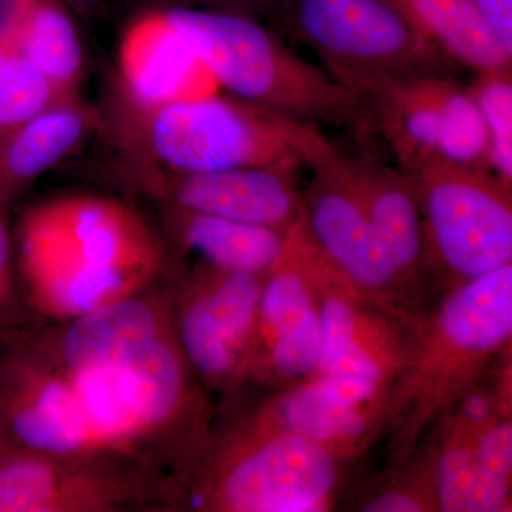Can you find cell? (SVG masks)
I'll return each mask as SVG.
<instances>
[{"label":"cell","mask_w":512,"mask_h":512,"mask_svg":"<svg viewBox=\"0 0 512 512\" xmlns=\"http://www.w3.org/2000/svg\"><path fill=\"white\" fill-rule=\"evenodd\" d=\"M511 338L512 264L447 289L421 315L387 409L394 464L413 456L424 431L481 382Z\"/></svg>","instance_id":"obj_1"},{"label":"cell","mask_w":512,"mask_h":512,"mask_svg":"<svg viewBox=\"0 0 512 512\" xmlns=\"http://www.w3.org/2000/svg\"><path fill=\"white\" fill-rule=\"evenodd\" d=\"M163 13L212 79L237 99L286 119L343 128L357 140L372 136L348 90L258 19L187 6Z\"/></svg>","instance_id":"obj_2"},{"label":"cell","mask_w":512,"mask_h":512,"mask_svg":"<svg viewBox=\"0 0 512 512\" xmlns=\"http://www.w3.org/2000/svg\"><path fill=\"white\" fill-rule=\"evenodd\" d=\"M19 245L37 298L74 316L120 299L153 254L141 225L99 198H67L30 211Z\"/></svg>","instance_id":"obj_3"},{"label":"cell","mask_w":512,"mask_h":512,"mask_svg":"<svg viewBox=\"0 0 512 512\" xmlns=\"http://www.w3.org/2000/svg\"><path fill=\"white\" fill-rule=\"evenodd\" d=\"M406 174L440 285L454 288L512 264V185L487 168L441 158Z\"/></svg>","instance_id":"obj_4"},{"label":"cell","mask_w":512,"mask_h":512,"mask_svg":"<svg viewBox=\"0 0 512 512\" xmlns=\"http://www.w3.org/2000/svg\"><path fill=\"white\" fill-rule=\"evenodd\" d=\"M286 124L303 164L312 171L311 183L302 191L301 220L320 258L366 298L406 315H423L426 311L400 281L350 187L340 148L316 124L292 119Z\"/></svg>","instance_id":"obj_5"},{"label":"cell","mask_w":512,"mask_h":512,"mask_svg":"<svg viewBox=\"0 0 512 512\" xmlns=\"http://www.w3.org/2000/svg\"><path fill=\"white\" fill-rule=\"evenodd\" d=\"M342 463L315 441L249 421L218 448L197 497L201 507L217 511H329L338 494Z\"/></svg>","instance_id":"obj_6"},{"label":"cell","mask_w":512,"mask_h":512,"mask_svg":"<svg viewBox=\"0 0 512 512\" xmlns=\"http://www.w3.org/2000/svg\"><path fill=\"white\" fill-rule=\"evenodd\" d=\"M154 156L175 173L305 167L286 117L241 99L204 96L156 107L148 120Z\"/></svg>","instance_id":"obj_7"},{"label":"cell","mask_w":512,"mask_h":512,"mask_svg":"<svg viewBox=\"0 0 512 512\" xmlns=\"http://www.w3.org/2000/svg\"><path fill=\"white\" fill-rule=\"evenodd\" d=\"M275 22L311 47L332 79L345 74H453L456 69L386 0H284Z\"/></svg>","instance_id":"obj_8"},{"label":"cell","mask_w":512,"mask_h":512,"mask_svg":"<svg viewBox=\"0 0 512 512\" xmlns=\"http://www.w3.org/2000/svg\"><path fill=\"white\" fill-rule=\"evenodd\" d=\"M320 349L315 249L299 217L286 234L284 252L262 279L245 372L288 386L316 372Z\"/></svg>","instance_id":"obj_9"},{"label":"cell","mask_w":512,"mask_h":512,"mask_svg":"<svg viewBox=\"0 0 512 512\" xmlns=\"http://www.w3.org/2000/svg\"><path fill=\"white\" fill-rule=\"evenodd\" d=\"M315 278L322 349L313 375L360 377L393 389L409 362L421 316L394 311L356 292L316 249Z\"/></svg>","instance_id":"obj_10"},{"label":"cell","mask_w":512,"mask_h":512,"mask_svg":"<svg viewBox=\"0 0 512 512\" xmlns=\"http://www.w3.org/2000/svg\"><path fill=\"white\" fill-rule=\"evenodd\" d=\"M390 394L392 387L360 377L312 375L284 386L249 421L315 441L348 461L386 429Z\"/></svg>","instance_id":"obj_11"},{"label":"cell","mask_w":512,"mask_h":512,"mask_svg":"<svg viewBox=\"0 0 512 512\" xmlns=\"http://www.w3.org/2000/svg\"><path fill=\"white\" fill-rule=\"evenodd\" d=\"M333 80L348 90L370 133L383 138L404 173L437 157L461 87L453 74H346Z\"/></svg>","instance_id":"obj_12"},{"label":"cell","mask_w":512,"mask_h":512,"mask_svg":"<svg viewBox=\"0 0 512 512\" xmlns=\"http://www.w3.org/2000/svg\"><path fill=\"white\" fill-rule=\"evenodd\" d=\"M360 143L357 153L340 148L343 171L394 271L426 311L431 289L440 284L430 265L412 180L377 156L366 140Z\"/></svg>","instance_id":"obj_13"},{"label":"cell","mask_w":512,"mask_h":512,"mask_svg":"<svg viewBox=\"0 0 512 512\" xmlns=\"http://www.w3.org/2000/svg\"><path fill=\"white\" fill-rule=\"evenodd\" d=\"M264 276L212 268L181 322L187 359L207 379L227 382L247 369Z\"/></svg>","instance_id":"obj_14"},{"label":"cell","mask_w":512,"mask_h":512,"mask_svg":"<svg viewBox=\"0 0 512 512\" xmlns=\"http://www.w3.org/2000/svg\"><path fill=\"white\" fill-rule=\"evenodd\" d=\"M296 174L275 168L177 173L168 183L180 210L289 231L301 217Z\"/></svg>","instance_id":"obj_15"},{"label":"cell","mask_w":512,"mask_h":512,"mask_svg":"<svg viewBox=\"0 0 512 512\" xmlns=\"http://www.w3.org/2000/svg\"><path fill=\"white\" fill-rule=\"evenodd\" d=\"M0 420L30 450L72 454L94 441L72 384L30 383L10 367L0 393Z\"/></svg>","instance_id":"obj_16"},{"label":"cell","mask_w":512,"mask_h":512,"mask_svg":"<svg viewBox=\"0 0 512 512\" xmlns=\"http://www.w3.org/2000/svg\"><path fill=\"white\" fill-rule=\"evenodd\" d=\"M407 25L454 66L473 73L512 69V53L473 0H386Z\"/></svg>","instance_id":"obj_17"},{"label":"cell","mask_w":512,"mask_h":512,"mask_svg":"<svg viewBox=\"0 0 512 512\" xmlns=\"http://www.w3.org/2000/svg\"><path fill=\"white\" fill-rule=\"evenodd\" d=\"M121 64L133 93L153 109L198 99L191 79L201 60L163 12L146 16L128 30Z\"/></svg>","instance_id":"obj_18"},{"label":"cell","mask_w":512,"mask_h":512,"mask_svg":"<svg viewBox=\"0 0 512 512\" xmlns=\"http://www.w3.org/2000/svg\"><path fill=\"white\" fill-rule=\"evenodd\" d=\"M161 338L156 313L138 299H116L77 316L62 340L72 372L120 363Z\"/></svg>","instance_id":"obj_19"},{"label":"cell","mask_w":512,"mask_h":512,"mask_svg":"<svg viewBox=\"0 0 512 512\" xmlns=\"http://www.w3.org/2000/svg\"><path fill=\"white\" fill-rule=\"evenodd\" d=\"M429 456L437 511H511V484L481 467L471 431L448 419L439 446Z\"/></svg>","instance_id":"obj_20"},{"label":"cell","mask_w":512,"mask_h":512,"mask_svg":"<svg viewBox=\"0 0 512 512\" xmlns=\"http://www.w3.org/2000/svg\"><path fill=\"white\" fill-rule=\"evenodd\" d=\"M185 245L207 259L211 268L264 276L285 248L286 234L265 225L181 210Z\"/></svg>","instance_id":"obj_21"},{"label":"cell","mask_w":512,"mask_h":512,"mask_svg":"<svg viewBox=\"0 0 512 512\" xmlns=\"http://www.w3.org/2000/svg\"><path fill=\"white\" fill-rule=\"evenodd\" d=\"M83 133L77 111L43 110L0 140V202L62 160Z\"/></svg>","instance_id":"obj_22"},{"label":"cell","mask_w":512,"mask_h":512,"mask_svg":"<svg viewBox=\"0 0 512 512\" xmlns=\"http://www.w3.org/2000/svg\"><path fill=\"white\" fill-rule=\"evenodd\" d=\"M6 46L25 57L53 86L72 82L82 67L76 28L53 0H29Z\"/></svg>","instance_id":"obj_23"},{"label":"cell","mask_w":512,"mask_h":512,"mask_svg":"<svg viewBox=\"0 0 512 512\" xmlns=\"http://www.w3.org/2000/svg\"><path fill=\"white\" fill-rule=\"evenodd\" d=\"M70 384L94 439L119 441L144 430L136 384L123 362L77 370Z\"/></svg>","instance_id":"obj_24"},{"label":"cell","mask_w":512,"mask_h":512,"mask_svg":"<svg viewBox=\"0 0 512 512\" xmlns=\"http://www.w3.org/2000/svg\"><path fill=\"white\" fill-rule=\"evenodd\" d=\"M123 363L136 384L144 429L173 419L187 397L184 363L177 350L158 338Z\"/></svg>","instance_id":"obj_25"},{"label":"cell","mask_w":512,"mask_h":512,"mask_svg":"<svg viewBox=\"0 0 512 512\" xmlns=\"http://www.w3.org/2000/svg\"><path fill=\"white\" fill-rule=\"evenodd\" d=\"M63 484L52 464L32 454L0 453V512L52 511Z\"/></svg>","instance_id":"obj_26"},{"label":"cell","mask_w":512,"mask_h":512,"mask_svg":"<svg viewBox=\"0 0 512 512\" xmlns=\"http://www.w3.org/2000/svg\"><path fill=\"white\" fill-rule=\"evenodd\" d=\"M468 90L487 128L490 170L512 185V69L474 73Z\"/></svg>","instance_id":"obj_27"},{"label":"cell","mask_w":512,"mask_h":512,"mask_svg":"<svg viewBox=\"0 0 512 512\" xmlns=\"http://www.w3.org/2000/svg\"><path fill=\"white\" fill-rule=\"evenodd\" d=\"M53 84L15 49L0 45V140L46 110Z\"/></svg>","instance_id":"obj_28"},{"label":"cell","mask_w":512,"mask_h":512,"mask_svg":"<svg viewBox=\"0 0 512 512\" xmlns=\"http://www.w3.org/2000/svg\"><path fill=\"white\" fill-rule=\"evenodd\" d=\"M360 511L366 512H431L437 511L434 497L430 456L421 458L409 468L406 477L392 480L382 490L369 495Z\"/></svg>","instance_id":"obj_29"},{"label":"cell","mask_w":512,"mask_h":512,"mask_svg":"<svg viewBox=\"0 0 512 512\" xmlns=\"http://www.w3.org/2000/svg\"><path fill=\"white\" fill-rule=\"evenodd\" d=\"M478 463L490 476L511 484L512 478V423L511 416L498 414L471 433Z\"/></svg>","instance_id":"obj_30"},{"label":"cell","mask_w":512,"mask_h":512,"mask_svg":"<svg viewBox=\"0 0 512 512\" xmlns=\"http://www.w3.org/2000/svg\"><path fill=\"white\" fill-rule=\"evenodd\" d=\"M284 0H185L183 6L238 13L249 18L275 19Z\"/></svg>","instance_id":"obj_31"},{"label":"cell","mask_w":512,"mask_h":512,"mask_svg":"<svg viewBox=\"0 0 512 512\" xmlns=\"http://www.w3.org/2000/svg\"><path fill=\"white\" fill-rule=\"evenodd\" d=\"M488 25L512 53V0H473Z\"/></svg>","instance_id":"obj_32"},{"label":"cell","mask_w":512,"mask_h":512,"mask_svg":"<svg viewBox=\"0 0 512 512\" xmlns=\"http://www.w3.org/2000/svg\"><path fill=\"white\" fill-rule=\"evenodd\" d=\"M12 298V245L8 225L0 208V306Z\"/></svg>","instance_id":"obj_33"},{"label":"cell","mask_w":512,"mask_h":512,"mask_svg":"<svg viewBox=\"0 0 512 512\" xmlns=\"http://www.w3.org/2000/svg\"><path fill=\"white\" fill-rule=\"evenodd\" d=\"M5 431V426H3L2 420H0V453H3L8 448L5 443Z\"/></svg>","instance_id":"obj_34"}]
</instances>
